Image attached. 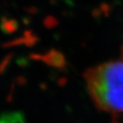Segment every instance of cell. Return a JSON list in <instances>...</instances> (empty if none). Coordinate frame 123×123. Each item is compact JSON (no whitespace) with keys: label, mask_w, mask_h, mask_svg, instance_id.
Here are the masks:
<instances>
[{"label":"cell","mask_w":123,"mask_h":123,"mask_svg":"<svg viewBox=\"0 0 123 123\" xmlns=\"http://www.w3.org/2000/svg\"><path fill=\"white\" fill-rule=\"evenodd\" d=\"M84 80L97 108L109 114H123V58L89 68Z\"/></svg>","instance_id":"1"},{"label":"cell","mask_w":123,"mask_h":123,"mask_svg":"<svg viewBox=\"0 0 123 123\" xmlns=\"http://www.w3.org/2000/svg\"><path fill=\"white\" fill-rule=\"evenodd\" d=\"M0 123H26V114L22 110L5 111L0 114Z\"/></svg>","instance_id":"2"},{"label":"cell","mask_w":123,"mask_h":123,"mask_svg":"<svg viewBox=\"0 0 123 123\" xmlns=\"http://www.w3.org/2000/svg\"><path fill=\"white\" fill-rule=\"evenodd\" d=\"M19 28V23L17 19L2 17L0 19V30L4 34L11 35L17 32Z\"/></svg>","instance_id":"3"},{"label":"cell","mask_w":123,"mask_h":123,"mask_svg":"<svg viewBox=\"0 0 123 123\" xmlns=\"http://www.w3.org/2000/svg\"><path fill=\"white\" fill-rule=\"evenodd\" d=\"M23 37H25V46L26 47H33L38 40V38L35 35H33L30 30L25 31Z\"/></svg>","instance_id":"4"},{"label":"cell","mask_w":123,"mask_h":123,"mask_svg":"<svg viewBox=\"0 0 123 123\" xmlns=\"http://www.w3.org/2000/svg\"><path fill=\"white\" fill-rule=\"evenodd\" d=\"M13 56H14L13 53H9V54H7V55L2 59V61L0 62V76H2V75L6 71L7 68H8L9 65H10V63H11V60H12V58H13Z\"/></svg>","instance_id":"5"},{"label":"cell","mask_w":123,"mask_h":123,"mask_svg":"<svg viewBox=\"0 0 123 123\" xmlns=\"http://www.w3.org/2000/svg\"><path fill=\"white\" fill-rule=\"evenodd\" d=\"M25 46V37H17L15 39H12L8 41V42H6L2 45V47L4 49H10V48H16L18 46Z\"/></svg>","instance_id":"6"},{"label":"cell","mask_w":123,"mask_h":123,"mask_svg":"<svg viewBox=\"0 0 123 123\" xmlns=\"http://www.w3.org/2000/svg\"><path fill=\"white\" fill-rule=\"evenodd\" d=\"M17 63H18V66L25 68V67L26 66V64H27V61L26 60V58H25V57H19L18 60H17Z\"/></svg>","instance_id":"7"}]
</instances>
